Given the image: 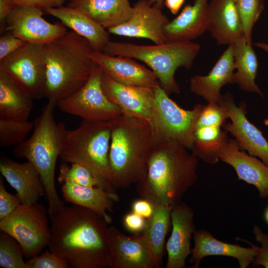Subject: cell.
<instances>
[{
  "instance_id": "obj_1",
  "label": "cell",
  "mask_w": 268,
  "mask_h": 268,
  "mask_svg": "<svg viewBox=\"0 0 268 268\" xmlns=\"http://www.w3.org/2000/svg\"><path fill=\"white\" fill-rule=\"evenodd\" d=\"M49 250L65 260L69 268L110 266L109 223L95 212L65 205L51 218Z\"/></svg>"
},
{
  "instance_id": "obj_2",
  "label": "cell",
  "mask_w": 268,
  "mask_h": 268,
  "mask_svg": "<svg viewBox=\"0 0 268 268\" xmlns=\"http://www.w3.org/2000/svg\"><path fill=\"white\" fill-rule=\"evenodd\" d=\"M181 143L155 144L144 176L136 184L138 195L154 205L173 207L197 180L199 158Z\"/></svg>"
},
{
  "instance_id": "obj_3",
  "label": "cell",
  "mask_w": 268,
  "mask_h": 268,
  "mask_svg": "<svg viewBox=\"0 0 268 268\" xmlns=\"http://www.w3.org/2000/svg\"><path fill=\"white\" fill-rule=\"evenodd\" d=\"M88 41L72 31L43 45L45 98L57 106L88 81L96 66Z\"/></svg>"
},
{
  "instance_id": "obj_4",
  "label": "cell",
  "mask_w": 268,
  "mask_h": 268,
  "mask_svg": "<svg viewBox=\"0 0 268 268\" xmlns=\"http://www.w3.org/2000/svg\"><path fill=\"white\" fill-rule=\"evenodd\" d=\"M154 145L149 121L123 115L112 121L109 159L115 189L128 188L144 176Z\"/></svg>"
},
{
  "instance_id": "obj_5",
  "label": "cell",
  "mask_w": 268,
  "mask_h": 268,
  "mask_svg": "<svg viewBox=\"0 0 268 268\" xmlns=\"http://www.w3.org/2000/svg\"><path fill=\"white\" fill-rule=\"evenodd\" d=\"M56 106L47 103L34 121L29 138L14 146L13 154L31 162L39 172L48 201V215L51 218L65 205L58 196L55 186V168L60 157L66 127L57 123L54 116Z\"/></svg>"
},
{
  "instance_id": "obj_6",
  "label": "cell",
  "mask_w": 268,
  "mask_h": 268,
  "mask_svg": "<svg viewBox=\"0 0 268 268\" xmlns=\"http://www.w3.org/2000/svg\"><path fill=\"white\" fill-rule=\"evenodd\" d=\"M200 50V45L191 41H167L152 45L109 41L103 52L144 63L153 71L160 85L169 95L180 92L175 78L176 70L180 67L190 68Z\"/></svg>"
},
{
  "instance_id": "obj_7",
  "label": "cell",
  "mask_w": 268,
  "mask_h": 268,
  "mask_svg": "<svg viewBox=\"0 0 268 268\" xmlns=\"http://www.w3.org/2000/svg\"><path fill=\"white\" fill-rule=\"evenodd\" d=\"M112 122L82 121L75 129H66L60 157L63 162L86 167L104 190L115 192L109 159Z\"/></svg>"
},
{
  "instance_id": "obj_8",
  "label": "cell",
  "mask_w": 268,
  "mask_h": 268,
  "mask_svg": "<svg viewBox=\"0 0 268 268\" xmlns=\"http://www.w3.org/2000/svg\"><path fill=\"white\" fill-rule=\"evenodd\" d=\"M154 100L150 125L154 144L174 140L192 149L197 122L203 106L192 110L181 108L169 97L158 82L153 88Z\"/></svg>"
},
{
  "instance_id": "obj_9",
  "label": "cell",
  "mask_w": 268,
  "mask_h": 268,
  "mask_svg": "<svg viewBox=\"0 0 268 268\" xmlns=\"http://www.w3.org/2000/svg\"><path fill=\"white\" fill-rule=\"evenodd\" d=\"M47 210L44 205L20 204L8 216L0 220V229L20 245L24 257L39 255L48 247L51 236Z\"/></svg>"
},
{
  "instance_id": "obj_10",
  "label": "cell",
  "mask_w": 268,
  "mask_h": 268,
  "mask_svg": "<svg viewBox=\"0 0 268 268\" xmlns=\"http://www.w3.org/2000/svg\"><path fill=\"white\" fill-rule=\"evenodd\" d=\"M102 73L96 65L86 83L57 104L60 111L89 122L111 121L120 117L121 109L108 99L103 90Z\"/></svg>"
},
{
  "instance_id": "obj_11",
  "label": "cell",
  "mask_w": 268,
  "mask_h": 268,
  "mask_svg": "<svg viewBox=\"0 0 268 268\" xmlns=\"http://www.w3.org/2000/svg\"><path fill=\"white\" fill-rule=\"evenodd\" d=\"M43 45L27 43L0 61V70L20 84L34 99L45 97Z\"/></svg>"
},
{
  "instance_id": "obj_12",
  "label": "cell",
  "mask_w": 268,
  "mask_h": 268,
  "mask_svg": "<svg viewBox=\"0 0 268 268\" xmlns=\"http://www.w3.org/2000/svg\"><path fill=\"white\" fill-rule=\"evenodd\" d=\"M43 10L26 5H15L5 21V29L27 43L44 45L67 32L66 27L53 24L43 17Z\"/></svg>"
},
{
  "instance_id": "obj_13",
  "label": "cell",
  "mask_w": 268,
  "mask_h": 268,
  "mask_svg": "<svg viewBox=\"0 0 268 268\" xmlns=\"http://www.w3.org/2000/svg\"><path fill=\"white\" fill-rule=\"evenodd\" d=\"M169 21L161 8L148 0H139L133 6L132 14L127 21L107 30L113 34L145 38L154 44H162L167 42L164 30Z\"/></svg>"
},
{
  "instance_id": "obj_14",
  "label": "cell",
  "mask_w": 268,
  "mask_h": 268,
  "mask_svg": "<svg viewBox=\"0 0 268 268\" xmlns=\"http://www.w3.org/2000/svg\"><path fill=\"white\" fill-rule=\"evenodd\" d=\"M226 110L231 123L224 125V129L235 138L241 150L251 155L258 157L268 165V141L262 132L248 121L246 114V105L237 106L229 93L222 96L218 103Z\"/></svg>"
},
{
  "instance_id": "obj_15",
  "label": "cell",
  "mask_w": 268,
  "mask_h": 268,
  "mask_svg": "<svg viewBox=\"0 0 268 268\" xmlns=\"http://www.w3.org/2000/svg\"><path fill=\"white\" fill-rule=\"evenodd\" d=\"M128 236L109 226L108 244L111 268H155L151 250L141 234Z\"/></svg>"
},
{
  "instance_id": "obj_16",
  "label": "cell",
  "mask_w": 268,
  "mask_h": 268,
  "mask_svg": "<svg viewBox=\"0 0 268 268\" xmlns=\"http://www.w3.org/2000/svg\"><path fill=\"white\" fill-rule=\"evenodd\" d=\"M240 150L235 140L227 138L217 148L216 155L234 168L239 180L253 185L261 199L268 198V165Z\"/></svg>"
},
{
  "instance_id": "obj_17",
  "label": "cell",
  "mask_w": 268,
  "mask_h": 268,
  "mask_svg": "<svg viewBox=\"0 0 268 268\" xmlns=\"http://www.w3.org/2000/svg\"><path fill=\"white\" fill-rule=\"evenodd\" d=\"M101 85L106 97L120 108L122 115L150 122L154 100L153 88L126 85L103 72Z\"/></svg>"
},
{
  "instance_id": "obj_18",
  "label": "cell",
  "mask_w": 268,
  "mask_h": 268,
  "mask_svg": "<svg viewBox=\"0 0 268 268\" xmlns=\"http://www.w3.org/2000/svg\"><path fill=\"white\" fill-rule=\"evenodd\" d=\"M90 57L102 72L117 82L128 86L153 88L158 82L150 69L126 57L112 56L93 50Z\"/></svg>"
},
{
  "instance_id": "obj_19",
  "label": "cell",
  "mask_w": 268,
  "mask_h": 268,
  "mask_svg": "<svg viewBox=\"0 0 268 268\" xmlns=\"http://www.w3.org/2000/svg\"><path fill=\"white\" fill-rule=\"evenodd\" d=\"M171 235L166 245V268H185L186 260L191 255V240L195 229L194 213L186 203L181 202L171 212Z\"/></svg>"
},
{
  "instance_id": "obj_20",
  "label": "cell",
  "mask_w": 268,
  "mask_h": 268,
  "mask_svg": "<svg viewBox=\"0 0 268 268\" xmlns=\"http://www.w3.org/2000/svg\"><path fill=\"white\" fill-rule=\"evenodd\" d=\"M194 246L191 249L190 263L193 268L199 267L202 259L208 256H226L236 259L240 268H247L252 264L257 255L256 245L239 237L250 246L244 247L238 244H230L217 239L207 230H195L193 234Z\"/></svg>"
},
{
  "instance_id": "obj_21",
  "label": "cell",
  "mask_w": 268,
  "mask_h": 268,
  "mask_svg": "<svg viewBox=\"0 0 268 268\" xmlns=\"http://www.w3.org/2000/svg\"><path fill=\"white\" fill-rule=\"evenodd\" d=\"M0 171L16 191L21 203L29 205L36 204L45 195L41 175L31 162H17L2 155L0 160Z\"/></svg>"
},
{
  "instance_id": "obj_22",
  "label": "cell",
  "mask_w": 268,
  "mask_h": 268,
  "mask_svg": "<svg viewBox=\"0 0 268 268\" xmlns=\"http://www.w3.org/2000/svg\"><path fill=\"white\" fill-rule=\"evenodd\" d=\"M234 47L229 45L206 75H196L190 80L191 91L202 97L208 103H218L221 100V88L234 83Z\"/></svg>"
},
{
  "instance_id": "obj_23",
  "label": "cell",
  "mask_w": 268,
  "mask_h": 268,
  "mask_svg": "<svg viewBox=\"0 0 268 268\" xmlns=\"http://www.w3.org/2000/svg\"><path fill=\"white\" fill-rule=\"evenodd\" d=\"M206 30L219 45H232L244 37L234 0H210Z\"/></svg>"
},
{
  "instance_id": "obj_24",
  "label": "cell",
  "mask_w": 268,
  "mask_h": 268,
  "mask_svg": "<svg viewBox=\"0 0 268 268\" xmlns=\"http://www.w3.org/2000/svg\"><path fill=\"white\" fill-rule=\"evenodd\" d=\"M64 25L87 40L94 51L103 52L110 41L109 33L84 13L68 5L42 9Z\"/></svg>"
},
{
  "instance_id": "obj_25",
  "label": "cell",
  "mask_w": 268,
  "mask_h": 268,
  "mask_svg": "<svg viewBox=\"0 0 268 268\" xmlns=\"http://www.w3.org/2000/svg\"><path fill=\"white\" fill-rule=\"evenodd\" d=\"M208 0H195L165 26L167 41H192L206 30Z\"/></svg>"
},
{
  "instance_id": "obj_26",
  "label": "cell",
  "mask_w": 268,
  "mask_h": 268,
  "mask_svg": "<svg viewBox=\"0 0 268 268\" xmlns=\"http://www.w3.org/2000/svg\"><path fill=\"white\" fill-rule=\"evenodd\" d=\"M61 192L67 202L89 209L103 217L109 224L112 222V218L108 212L113 211L114 202L119 200L115 192L66 182L62 184Z\"/></svg>"
},
{
  "instance_id": "obj_27",
  "label": "cell",
  "mask_w": 268,
  "mask_h": 268,
  "mask_svg": "<svg viewBox=\"0 0 268 268\" xmlns=\"http://www.w3.org/2000/svg\"><path fill=\"white\" fill-rule=\"evenodd\" d=\"M68 6L81 11L105 29L116 26L131 16L129 0H70Z\"/></svg>"
},
{
  "instance_id": "obj_28",
  "label": "cell",
  "mask_w": 268,
  "mask_h": 268,
  "mask_svg": "<svg viewBox=\"0 0 268 268\" xmlns=\"http://www.w3.org/2000/svg\"><path fill=\"white\" fill-rule=\"evenodd\" d=\"M33 99L24 88L0 70V117L28 120Z\"/></svg>"
},
{
  "instance_id": "obj_29",
  "label": "cell",
  "mask_w": 268,
  "mask_h": 268,
  "mask_svg": "<svg viewBox=\"0 0 268 268\" xmlns=\"http://www.w3.org/2000/svg\"><path fill=\"white\" fill-rule=\"evenodd\" d=\"M234 47V83L244 91L263 94L256 84L258 62L252 45L247 43L244 37L233 44Z\"/></svg>"
},
{
  "instance_id": "obj_30",
  "label": "cell",
  "mask_w": 268,
  "mask_h": 268,
  "mask_svg": "<svg viewBox=\"0 0 268 268\" xmlns=\"http://www.w3.org/2000/svg\"><path fill=\"white\" fill-rule=\"evenodd\" d=\"M172 208L154 205L152 215L146 219L145 227L140 233L151 250L155 268H159L162 263L165 237L171 224Z\"/></svg>"
},
{
  "instance_id": "obj_31",
  "label": "cell",
  "mask_w": 268,
  "mask_h": 268,
  "mask_svg": "<svg viewBox=\"0 0 268 268\" xmlns=\"http://www.w3.org/2000/svg\"><path fill=\"white\" fill-rule=\"evenodd\" d=\"M34 129V123L0 117V146H15L25 140L26 136Z\"/></svg>"
},
{
  "instance_id": "obj_32",
  "label": "cell",
  "mask_w": 268,
  "mask_h": 268,
  "mask_svg": "<svg viewBox=\"0 0 268 268\" xmlns=\"http://www.w3.org/2000/svg\"><path fill=\"white\" fill-rule=\"evenodd\" d=\"M241 22L244 36L252 45L253 28L264 10V0H234Z\"/></svg>"
},
{
  "instance_id": "obj_33",
  "label": "cell",
  "mask_w": 268,
  "mask_h": 268,
  "mask_svg": "<svg viewBox=\"0 0 268 268\" xmlns=\"http://www.w3.org/2000/svg\"><path fill=\"white\" fill-rule=\"evenodd\" d=\"M22 249L16 240L8 234H0V266L4 268H28Z\"/></svg>"
},
{
  "instance_id": "obj_34",
  "label": "cell",
  "mask_w": 268,
  "mask_h": 268,
  "mask_svg": "<svg viewBox=\"0 0 268 268\" xmlns=\"http://www.w3.org/2000/svg\"><path fill=\"white\" fill-rule=\"evenodd\" d=\"M58 181L61 184L68 182L104 189L93 174L86 167L78 163H70L69 165L67 163L63 162L60 166Z\"/></svg>"
},
{
  "instance_id": "obj_35",
  "label": "cell",
  "mask_w": 268,
  "mask_h": 268,
  "mask_svg": "<svg viewBox=\"0 0 268 268\" xmlns=\"http://www.w3.org/2000/svg\"><path fill=\"white\" fill-rule=\"evenodd\" d=\"M228 118L226 110L219 103H208L203 106L196 129L204 126L221 127Z\"/></svg>"
},
{
  "instance_id": "obj_36",
  "label": "cell",
  "mask_w": 268,
  "mask_h": 268,
  "mask_svg": "<svg viewBox=\"0 0 268 268\" xmlns=\"http://www.w3.org/2000/svg\"><path fill=\"white\" fill-rule=\"evenodd\" d=\"M28 268H67L69 265L63 258L50 250L28 259Z\"/></svg>"
},
{
  "instance_id": "obj_37",
  "label": "cell",
  "mask_w": 268,
  "mask_h": 268,
  "mask_svg": "<svg viewBox=\"0 0 268 268\" xmlns=\"http://www.w3.org/2000/svg\"><path fill=\"white\" fill-rule=\"evenodd\" d=\"M253 232L260 246L256 245L257 255L252 265L253 267L268 268V235L257 225L253 226Z\"/></svg>"
},
{
  "instance_id": "obj_38",
  "label": "cell",
  "mask_w": 268,
  "mask_h": 268,
  "mask_svg": "<svg viewBox=\"0 0 268 268\" xmlns=\"http://www.w3.org/2000/svg\"><path fill=\"white\" fill-rule=\"evenodd\" d=\"M21 204L19 197L9 193L0 178V220L8 216Z\"/></svg>"
},
{
  "instance_id": "obj_39",
  "label": "cell",
  "mask_w": 268,
  "mask_h": 268,
  "mask_svg": "<svg viewBox=\"0 0 268 268\" xmlns=\"http://www.w3.org/2000/svg\"><path fill=\"white\" fill-rule=\"evenodd\" d=\"M26 43L24 40L8 32L0 38V61L23 47Z\"/></svg>"
},
{
  "instance_id": "obj_40",
  "label": "cell",
  "mask_w": 268,
  "mask_h": 268,
  "mask_svg": "<svg viewBox=\"0 0 268 268\" xmlns=\"http://www.w3.org/2000/svg\"><path fill=\"white\" fill-rule=\"evenodd\" d=\"M123 223L125 227L129 231L137 234L144 230L146 223V219L132 211L125 215Z\"/></svg>"
},
{
  "instance_id": "obj_41",
  "label": "cell",
  "mask_w": 268,
  "mask_h": 268,
  "mask_svg": "<svg viewBox=\"0 0 268 268\" xmlns=\"http://www.w3.org/2000/svg\"><path fill=\"white\" fill-rule=\"evenodd\" d=\"M15 5H26L36 6L42 9L46 8L62 6L65 0H10Z\"/></svg>"
},
{
  "instance_id": "obj_42",
  "label": "cell",
  "mask_w": 268,
  "mask_h": 268,
  "mask_svg": "<svg viewBox=\"0 0 268 268\" xmlns=\"http://www.w3.org/2000/svg\"><path fill=\"white\" fill-rule=\"evenodd\" d=\"M132 209L133 212L147 219L152 215L154 205L149 201L142 198L133 202Z\"/></svg>"
},
{
  "instance_id": "obj_43",
  "label": "cell",
  "mask_w": 268,
  "mask_h": 268,
  "mask_svg": "<svg viewBox=\"0 0 268 268\" xmlns=\"http://www.w3.org/2000/svg\"><path fill=\"white\" fill-rule=\"evenodd\" d=\"M15 4L10 0H0V31L5 29V21Z\"/></svg>"
},
{
  "instance_id": "obj_44",
  "label": "cell",
  "mask_w": 268,
  "mask_h": 268,
  "mask_svg": "<svg viewBox=\"0 0 268 268\" xmlns=\"http://www.w3.org/2000/svg\"><path fill=\"white\" fill-rule=\"evenodd\" d=\"M185 0H164V4L173 14L178 13Z\"/></svg>"
},
{
  "instance_id": "obj_45",
  "label": "cell",
  "mask_w": 268,
  "mask_h": 268,
  "mask_svg": "<svg viewBox=\"0 0 268 268\" xmlns=\"http://www.w3.org/2000/svg\"><path fill=\"white\" fill-rule=\"evenodd\" d=\"M255 46L264 51L268 53V40L267 43L263 42H256L255 43Z\"/></svg>"
},
{
  "instance_id": "obj_46",
  "label": "cell",
  "mask_w": 268,
  "mask_h": 268,
  "mask_svg": "<svg viewBox=\"0 0 268 268\" xmlns=\"http://www.w3.org/2000/svg\"><path fill=\"white\" fill-rule=\"evenodd\" d=\"M149 2L161 8L163 6L164 0H148Z\"/></svg>"
},
{
  "instance_id": "obj_47",
  "label": "cell",
  "mask_w": 268,
  "mask_h": 268,
  "mask_svg": "<svg viewBox=\"0 0 268 268\" xmlns=\"http://www.w3.org/2000/svg\"><path fill=\"white\" fill-rule=\"evenodd\" d=\"M264 218L266 223L268 224V206L267 207L265 211Z\"/></svg>"
}]
</instances>
